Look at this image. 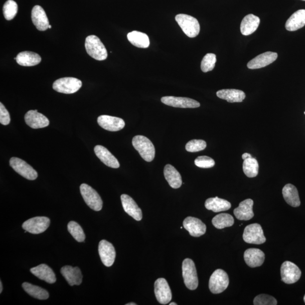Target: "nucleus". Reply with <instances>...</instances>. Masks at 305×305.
Listing matches in <instances>:
<instances>
[{
    "label": "nucleus",
    "mask_w": 305,
    "mask_h": 305,
    "mask_svg": "<svg viewBox=\"0 0 305 305\" xmlns=\"http://www.w3.org/2000/svg\"><path fill=\"white\" fill-rule=\"evenodd\" d=\"M126 305H136V304L135 303L131 302V303H127Z\"/></svg>",
    "instance_id": "nucleus-46"
},
{
    "label": "nucleus",
    "mask_w": 305,
    "mask_h": 305,
    "mask_svg": "<svg viewBox=\"0 0 305 305\" xmlns=\"http://www.w3.org/2000/svg\"><path fill=\"white\" fill-rule=\"evenodd\" d=\"M98 253L102 262L106 267L113 265L116 257L115 250L113 244L102 240L98 245Z\"/></svg>",
    "instance_id": "nucleus-13"
},
{
    "label": "nucleus",
    "mask_w": 305,
    "mask_h": 305,
    "mask_svg": "<svg viewBox=\"0 0 305 305\" xmlns=\"http://www.w3.org/2000/svg\"><path fill=\"white\" fill-rule=\"evenodd\" d=\"M128 41L133 46L140 48H147L149 47L150 41L148 36L139 31H133L127 35Z\"/></svg>",
    "instance_id": "nucleus-33"
},
{
    "label": "nucleus",
    "mask_w": 305,
    "mask_h": 305,
    "mask_svg": "<svg viewBox=\"0 0 305 305\" xmlns=\"http://www.w3.org/2000/svg\"><path fill=\"white\" fill-rule=\"evenodd\" d=\"M252 158V155L249 154H248V152H245V154H243V156H242V159H243V160Z\"/></svg>",
    "instance_id": "nucleus-44"
},
{
    "label": "nucleus",
    "mask_w": 305,
    "mask_h": 305,
    "mask_svg": "<svg viewBox=\"0 0 305 305\" xmlns=\"http://www.w3.org/2000/svg\"><path fill=\"white\" fill-rule=\"evenodd\" d=\"M68 231L70 234L73 236L75 240L78 242H83L86 239L83 228L78 223L74 221H71L67 226Z\"/></svg>",
    "instance_id": "nucleus-37"
},
{
    "label": "nucleus",
    "mask_w": 305,
    "mask_h": 305,
    "mask_svg": "<svg viewBox=\"0 0 305 305\" xmlns=\"http://www.w3.org/2000/svg\"><path fill=\"white\" fill-rule=\"evenodd\" d=\"M243 239L248 244H262L266 242L262 227L258 223L250 224L245 228Z\"/></svg>",
    "instance_id": "nucleus-8"
},
{
    "label": "nucleus",
    "mask_w": 305,
    "mask_h": 305,
    "mask_svg": "<svg viewBox=\"0 0 305 305\" xmlns=\"http://www.w3.org/2000/svg\"><path fill=\"white\" fill-rule=\"evenodd\" d=\"M18 12V5L16 2L13 0H8L4 4L3 7V13L4 17L8 21H11L15 19Z\"/></svg>",
    "instance_id": "nucleus-38"
},
{
    "label": "nucleus",
    "mask_w": 305,
    "mask_h": 305,
    "mask_svg": "<svg viewBox=\"0 0 305 305\" xmlns=\"http://www.w3.org/2000/svg\"><path fill=\"white\" fill-rule=\"evenodd\" d=\"M97 122L102 128L112 132L120 131L125 126V122L122 119L109 115L100 116Z\"/></svg>",
    "instance_id": "nucleus-15"
},
{
    "label": "nucleus",
    "mask_w": 305,
    "mask_h": 305,
    "mask_svg": "<svg viewBox=\"0 0 305 305\" xmlns=\"http://www.w3.org/2000/svg\"><path fill=\"white\" fill-rule=\"evenodd\" d=\"M85 48L88 55L97 61L105 60L107 57L104 44L95 35L88 36L85 42Z\"/></svg>",
    "instance_id": "nucleus-2"
},
{
    "label": "nucleus",
    "mask_w": 305,
    "mask_h": 305,
    "mask_svg": "<svg viewBox=\"0 0 305 305\" xmlns=\"http://www.w3.org/2000/svg\"><path fill=\"white\" fill-rule=\"evenodd\" d=\"M255 305H276V299L272 296L261 294L257 296L254 299Z\"/></svg>",
    "instance_id": "nucleus-41"
},
{
    "label": "nucleus",
    "mask_w": 305,
    "mask_h": 305,
    "mask_svg": "<svg viewBox=\"0 0 305 305\" xmlns=\"http://www.w3.org/2000/svg\"><path fill=\"white\" fill-rule=\"evenodd\" d=\"M132 145L146 162H151L155 158V147L152 143L145 136L137 135L132 139Z\"/></svg>",
    "instance_id": "nucleus-1"
},
{
    "label": "nucleus",
    "mask_w": 305,
    "mask_h": 305,
    "mask_svg": "<svg viewBox=\"0 0 305 305\" xmlns=\"http://www.w3.org/2000/svg\"><path fill=\"white\" fill-rule=\"evenodd\" d=\"M302 1H305V0H302Z\"/></svg>",
    "instance_id": "nucleus-50"
},
{
    "label": "nucleus",
    "mask_w": 305,
    "mask_h": 305,
    "mask_svg": "<svg viewBox=\"0 0 305 305\" xmlns=\"http://www.w3.org/2000/svg\"><path fill=\"white\" fill-rule=\"evenodd\" d=\"M164 176L170 187L178 189L182 185V179L180 173L171 165L165 166Z\"/></svg>",
    "instance_id": "nucleus-26"
},
{
    "label": "nucleus",
    "mask_w": 305,
    "mask_h": 305,
    "mask_svg": "<svg viewBox=\"0 0 305 305\" xmlns=\"http://www.w3.org/2000/svg\"><path fill=\"white\" fill-rule=\"evenodd\" d=\"M304 114H305V111L304 112Z\"/></svg>",
    "instance_id": "nucleus-51"
},
{
    "label": "nucleus",
    "mask_w": 305,
    "mask_h": 305,
    "mask_svg": "<svg viewBox=\"0 0 305 305\" xmlns=\"http://www.w3.org/2000/svg\"><path fill=\"white\" fill-rule=\"evenodd\" d=\"M94 151L97 158L107 167L114 169L119 168L120 164L118 160L104 146L97 145L95 147Z\"/></svg>",
    "instance_id": "nucleus-25"
},
{
    "label": "nucleus",
    "mask_w": 305,
    "mask_h": 305,
    "mask_svg": "<svg viewBox=\"0 0 305 305\" xmlns=\"http://www.w3.org/2000/svg\"><path fill=\"white\" fill-rule=\"evenodd\" d=\"M61 273L70 286L82 284L83 275L79 267L65 266L61 269Z\"/></svg>",
    "instance_id": "nucleus-20"
},
{
    "label": "nucleus",
    "mask_w": 305,
    "mask_h": 305,
    "mask_svg": "<svg viewBox=\"0 0 305 305\" xmlns=\"http://www.w3.org/2000/svg\"><path fill=\"white\" fill-rule=\"evenodd\" d=\"M52 28V26L49 25V29H51Z\"/></svg>",
    "instance_id": "nucleus-48"
},
{
    "label": "nucleus",
    "mask_w": 305,
    "mask_h": 305,
    "mask_svg": "<svg viewBox=\"0 0 305 305\" xmlns=\"http://www.w3.org/2000/svg\"><path fill=\"white\" fill-rule=\"evenodd\" d=\"M82 86L81 80L71 77L60 78L56 80L53 88L58 92L65 94H73L78 91Z\"/></svg>",
    "instance_id": "nucleus-7"
},
{
    "label": "nucleus",
    "mask_w": 305,
    "mask_h": 305,
    "mask_svg": "<svg viewBox=\"0 0 305 305\" xmlns=\"http://www.w3.org/2000/svg\"><path fill=\"white\" fill-rule=\"evenodd\" d=\"M25 122L31 128H42L48 126L49 119L37 110H30L25 116Z\"/></svg>",
    "instance_id": "nucleus-16"
},
{
    "label": "nucleus",
    "mask_w": 305,
    "mask_h": 305,
    "mask_svg": "<svg viewBox=\"0 0 305 305\" xmlns=\"http://www.w3.org/2000/svg\"><path fill=\"white\" fill-rule=\"evenodd\" d=\"M254 202L252 199H246L239 204L236 208L234 213L237 219L240 221H249L254 217L253 206Z\"/></svg>",
    "instance_id": "nucleus-23"
},
{
    "label": "nucleus",
    "mask_w": 305,
    "mask_h": 305,
    "mask_svg": "<svg viewBox=\"0 0 305 305\" xmlns=\"http://www.w3.org/2000/svg\"><path fill=\"white\" fill-rule=\"evenodd\" d=\"M244 257L247 265L252 268L262 266L265 259V255L262 251L256 248L246 250Z\"/></svg>",
    "instance_id": "nucleus-22"
},
{
    "label": "nucleus",
    "mask_w": 305,
    "mask_h": 305,
    "mask_svg": "<svg viewBox=\"0 0 305 305\" xmlns=\"http://www.w3.org/2000/svg\"><path fill=\"white\" fill-rule=\"evenodd\" d=\"M31 19L38 30L44 31L49 29V23L46 13L41 7L36 6L33 8Z\"/></svg>",
    "instance_id": "nucleus-21"
},
{
    "label": "nucleus",
    "mask_w": 305,
    "mask_h": 305,
    "mask_svg": "<svg viewBox=\"0 0 305 305\" xmlns=\"http://www.w3.org/2000/svg\"><path fill=\"white\" fill-rule=\"evenodd\" d=\"M50 219L46 217H37L25 222L22 228L33 234H39L46 231L50 225Z\"/></svg>",
    "instance_id": "nucleus-9"
},
{
    "label": "nucleus",
    "mask_w": 305,
    "mask_h": 305,
    "mask_svg": "<svg viewBox=\"0 0 305 305\" xmlns=\"http://www.w3.org/2000/svg\"><path fill=\"white\" fill-rule=\"evenodd\" d=\"M3 289V287L2 282L0 281V293H2Z\"/></svg>",
    "instance_id": "nucleus-45"
},
{
    "label": "nucleus",
    "mask_w": 305,
    "mask_h": 305,
    "mask_svg": "<svg viewBox=\"0 0 305 305\" xmlns=\"http://www.w3.org/2000/svg\"><path fill=\"white\" fill-rule=\"evenodd\" d=\"M277 58V53H276L272 52L263 53L249 61L247 66L249 69L263 68L275 61Z\"/></svg>",
    "instance_id": "nucleus-18"
},
{
    "label": "nucleus",
    "mask_w": 305,
    "mask_h": 305,
    "mask_svg": "<svg viewBox=\"0 0 305 305\" xmlns=\"http://www.w3.org/2000/svg\"><path fill=\"white\" fill-rule=\"evenodd\" d=\"M11 167L20 176L30 181L35 180L38 174L30 165L19 158H12L10 160Z\"/></svg>",
    "instance_id": "nucleus-11"
},
{
    "label": "nucleus",
    "mask_w": 305,
    "mask_h": 305,
    "mask_svg": "<svg viewBox=\"0 0 305 305\" xmlns=\"http://www.w3.org/2000/svg\"><path fill=\"white\" fill-rule=\"evenodd\" d=\"M282 193L287 204L294 208H297L300 206V201L298 192L297 188L294 186L288 184L284 187Z\"/></svg>",
    "instance_id": "nucleus-30"
},
{
    "label": "nucleus",
    "mask_w": 305,
    "mask_h": 305,
    "mask_svg": "<svg viewBox=\"0 0 305 305\" xmlns=\"http://www.w3.org/2000/svg\"><path fill=\"white\" fill-rule=\"evenodd\" d=\"M169 304L170 305H177V303H175V302H172V303H170Z\"/></svg>",
    "instance_id": "nucleus-47"
},
{
    "label": "nucleus",
    "mask_w": 305,
    "mask_h": 305,
    "mask_svg": "<svg viewBox=\"0 0 305 305\" xmlns=\"http://www.w3.org/2000/svg\"><path fill=\"white\" fill-rule=\"evenodd\" d=\"M30 271L39 279L46 281L48 283L53 284L56 281L55 272L46 264H40L37 267L31 268Z\"/></svg>",
    "instance_id": "nucleus-24"
},
{
    "label": "nucleus",
    "mask_w": 305,
    "mask_h": 305,
    "mask_svg": "<svg viewBox=\"0 0 305 305\" xmlns=\"http://www.w3.org/2000/svg\"><path fill=\"white\" fill-rule=\"evenodd\" d=\"M243 171L246 177L254 178L258 174L259 165L258 161L254 158H249L244 160Z\"/></svg>",
    "instance_id": "nucleus-36"
},
{
    "label": "nucleus",
    "mask_w": 305,
    "mask_h": 305,
    "mask_svg": "<svg viewBox=\"0 0 305 305\" xmlns=\"http://www.w3.org/2000/svg\"><path fill=\"white\" fill-rule=\"evenodd\" d=\"M42 58L38 54L33 52L25 51L19 54L16 61L22 66H34L40 64Z\"/></svg>",
    "instance_id": "nucleus-31"
},
{
    "label": "nucleus",
    "mask_w": 305,
    "mask_h": 305,
    "mask_svg": "<svg viewBox=\"0 0 305 305\" xmlns=\"http://www.w3.org/2000/svg\"><path fill=\"white\" fill-rule=\"evenodd\" d=\"M281 280L285 284H291L298 281L301 276V271L294 263L285 261L280 269Z\"/></svg>",
    "instance_id": "nucleus-10"
},
{
    "label": "nucleus",
    "mask_w": 305,
    "mask_h": 305,
    "mask_svg": "<svg viewBox=\"0 0 305 305\" xmlns=\"http://www.w3.org/2000/svg\"><path fill=\"white\" fill-rule=\"evenodd\" d=\"M183 277L187 288L195 290L199 285V279L195 264L192 259L187 258L182 264Z\"/></svg>",
    "instance_id": "nucleus-4"
},
{
    "label": "nucleus",
    "mask_w": 305,
    "mask_h": 305,
    "mask_svg": "<svg viewBox=\"0 0 305 305\" xmlns=\"http://www.w3.org/2000/svg\"><path fill=\"white\" fill-rule=\"evenodd\" d=\"M120 198L125 212L136 221H141L142 218V211L138 207L135 201L127 195L123 194L121 196Z\"/></svg>",
    "instance_id": "nucleus-19"
},
{
    "label": "nucleus",
    "mask_w": 305,
    "mask_h": 305,
    "mask_svg": "<svg viewBox=\"0 0 305 305\" xmlns=\"http://www.w3.org/2000/svg\"><path fill=\"white\" fill-rule=\"evenodd\" d=\"M10 114L9 113L6 107L1 102L0 103V123L4 125H7L10 124Z\"/></svg>",
    "instance_id": "nucleus-43"
},
{
    "label": "nucleus",
    "mask_w": 305,
    "mask_h": 305,
    "mask_svg": "<svg viewBox=\"0 0 305 305\" xmlns=\"http://www.w3.org/2000/svg\"><path fill=\"white\" fill-rule=\"evenodd\" d=\"M207 146L206 141L203 140H192L188 142L186 145L187 151L195 152L203 150Z\"/></svg>",
    "instance_id": "nucleus-40"
},
{
    "label": "nucleus",
    "mask_w": 305,
    "mask_h": 305,
    "mask_svg": "<svg viewBox=\"0 0 305 305\" xmlns=\"http://www.w3.org/2000/svg\"><path fill=\"white\" fill-rule=\"evenodd\" d=\"M229 285V277L226 271L221 269L215 270L209 280V289L213 294H219L225 290Z\"/></svg>",
    "instance_id": "nucleus-6"
},
{
    "label": "nucleus",
    "mask_w": 305,
    "mask_h": 305,
    "mask_svg": "<svg viewBox=\"0 0 305 305\" xmlns=\"http://www.w3.org/2000/svg\"><path fill=\"white\" fill-rule=\"evenodd\" d=\"M176 20L187 37L194 38L199 34L200 26L199 21L195 18L189 15L180 14L176 16Z\"/></svg>",
    "instance_id": "nucleus-3"
},
{
    "label": "nucleus",
    "mask_w": 305,
    "mask_h": 305,
    "mask_svg": "<svg viewBox=\"0 0 305 305\" xmlns=\"http://www.w3.org/2000/svg\"><path fill=\"white\" fill-rule=\"evenodd\" d=\"M305 26V10L297 11L287 20L285 29L289 31H295Z\"/></svg>",
    "instance_id": "nucleus-29"
},
{
    "label": "nucleus",
    "mask_w": 305,
    "mask_h": 305,
    "mask_svg": "<svg viewBox=\"0 0 305 305\" xmlns=\"http://www.w3.org/2000/svg\"><path fill=\"white\" fill-rule=\"evenodd\" d=\"M260 24L259 18L253 15L245 16L241 22L240 30L242 34L248 36L256 31Z\"/></svg>",
    "instance_id": "nucleus-28"
},
{
    "label": "nucleus",
    "mask_w": 305,
    "mask_h": 305,
    "mask_svg": "<svg viewBox=\"0 0 305 305\" xmlns=\"http://www.w3.org/2000/svg\"><path fill=\"white\" fill-rule=\"evenodd\" d=\"M195 164L197 167L203 169H209L214 167L215 161L208 156H200L195 161Z\"/></svg>",
    "instance_id": "nucleus-42"
},
{
    "label": "nucleus",
    "mask_w": 305,
    "mask_h": 305,
    "mask_svg": "<svg viewBox=\"0 0 305 305\" xmlns=\"http://www.w3.org/2000/svg\"><path fill=\"white\" fill-rule=\"evenodd\" d=\"M22 287L26 293L35 298L45 300L47 299L49 297L48 291L39 286L26 282L22 284Z\"/></svg>",
    "instance_id": "nucleus-34"
},
{
    "label": "nucleus",
    "mask_w": 305,
    "mask_h": 305,
    "mask_svg": "<svg viewBox=\"0 0 305 305\" xmlns=\"http://www.w3.org/2000/svg\"><path fill=\"white\" fill-rule=\"evenodd\" d=\"M213 226L217 229L231 227L234 224V219L232 215L227 213L219 214L212 219Z\"/></svg>",
    "instance_id": "nucleus-35"
},
{
    "label": "nucleus",
    "mask_w": 305,
    "mask_h": 305,
    "mask_svg": "<svg viewBox=\"0 0 305 305\" xmlns=\"http://www.w3.org/2000/svg\"><path fill=\"white\" fill-rule=\"evenodd\" d=\"M164 104L180 108H197L200 106L198 101L187 97L165 96L161 98Z\"/></svg>",
    "instance_id": "nucleus-14"
},
{
    "label": "nucleus",
    "mask_w": 305,
    "mask_h": 305,
    "mask_svg": "<svg viewBox=\"0 0 305 305\" xmlns=\"http://www.w3.org/2000/svg\"><path fill=\"white\" fill-rule=\"evenodd\" d=\"M217 96L228 102H241L246 97L245 93L239 89H222L217 92Z\"/></svg>",
    "instance_id": "nucleus-27"
},
{
    "label": "nucleus",
    "mask_w": 305,
    "mask_h": 305,
    "mask_svg": "<svg viewBox=\"0 0 305 305\" xmlns=\"http://www.w3.org/2000/svg\"><path fill=\"white\" fill-rule=\"evenodd\" d=\"M80 190L84 201L89 208L97 212L102 209V200L93 188L86 184H82L80 187Z\"/></svg>",
    "instance_id": "nucleus-5"
},
{
    "label": "nucleus",
    "mask_w": 305,
    "mask_h": 305,
    "mask_svg": "<svg viewBox=\"0 0 305 305\" xmlns=\"http://www.w3.org/2000/svg\"><path fill=\"white\" fill-rule=\"evenodd\" d=\"M155 293L159 303L167 304L172 298V293L168 281L164 278H160L155 283Z\"/></svg>",
    "instance_id": "nucleus-12"
},
{
    "label": "nucleus",
    "mask_w": 305,
    "mask_h": 305,
    "mask_svg": "<svg viewBox=\"0 0 305 305\" xmlns=\"http://www.w3.org/2000/svg\"><path fill=\"white\" fill-rule=\"evenodd\" d=\"M183 226L189 232L190 235L194 237L203 236L206 231L205 224L200 219L195 217L186 218L183 222Z\"/></svg>",
    "instance_id": "nucleus-17"
},
{
    "label": "nucleus",
    "mask_w": 305,
    "mask_h": 305,
    "mask_svg": "<svg viewBox=\"0 0 305 305\" xmlns=\"http://www.w3.org/2000/svg\"><path fill=\"white\" fill-rule=\"evenodd\" d=\"M303 300H304V302L305 303V295H304V297H303Z\"/></svg>",
    "instance_id": "nucleus-49"
},
{
    "label": "nucleus",
    "mask_w": 305,
    "mask_h": 305,
    "mask_svg": "<svg viewBox=\"0 0 305 305\" xmlns=\"http://www.w3.org/2000/svg\"><path fill=\"white\" fill-rule=\"evenodd\" d=\"M217 62L216 55L213 53H208L202 60L201 68L204 73L212 71L215 67Z\"/></svg>",
    "instance_id": "nucleus-39"
},
{
    "label": "nucleus",
    "mask_w": 305,
    "mask_h": 305,
    "mask_svg": "<svg viewBox=\"0 0 305 305\" xmlns=\"http://www.w3.org/2000/svg\"><path fill=\"white\" fill-rule=\"evenodd\" d=\"M205 208L214 213H219L227 211L231 208L230 202L218 197L209 198L206 200L205 204Z\"/></svg>",
    "instance_id": "nucleus-32"
}]
</instances>
